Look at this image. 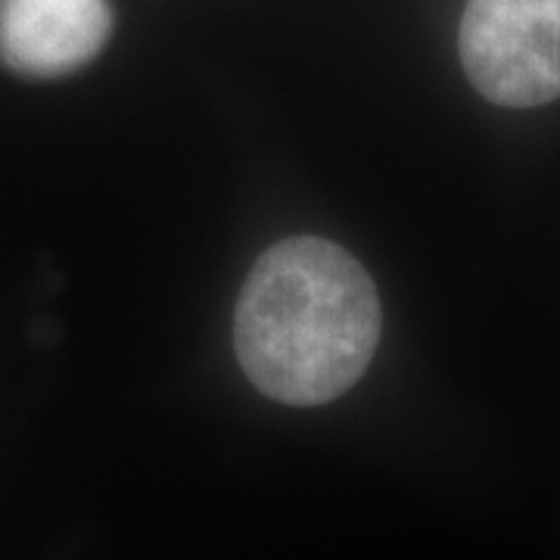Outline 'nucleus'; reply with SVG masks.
Wrapping results in <instances>:
<instances>
[{
  "mask_svg": "<svg viewBox=\"0 0 560 560\" xmlns=\"http://www.w3.org/2000/svg\"><path fill=\"white\" fill-rule=\"evenodd\" d=\"M458 47L486 101L526 109L560 97V0H467Z\"/></svg>",
  "mask_w": 560,
  "mask_h": 560,
  "instance_id": "nucleus-2",
  "label": "nucleus"
},
{
  "mask_svg": "<svg viewBox=\"0 0 560 560\" xmlns=\"http://www.w3.org/2000/svg\"><path fill=\"white\" fill-rule=\"evenodd\" d=\"M106 0H0V60L22 75H66L103 50Z\"/></svg>",
  "mask_w": 560,
  "mask_h": 560,
  "instance_id": "nucleus-3",
  "label": "nucleus"
},
{
  "mask_svg": "<svg viewBox=\"0 0 560 560\" xmlns=\"http://www.w3.org/2000/svg\"><path fill=\"white\" fill-rule=\"evenodd\" d=\"M383 330L371 275L324 237L265 249L243 283L234 342L243 374L283 405L340 399L368 371Z\"/></svg>",
  "mask_w": 560,
  "mask_h": 560,
  "instance_id": "nucleus-1",
  "label": "nucleus"
}]
</instances>
